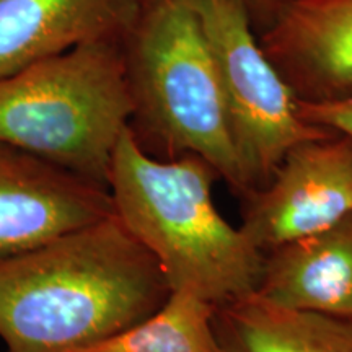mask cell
<instances>
[{
	"mask_svg": "<svg viewBox=\"0 0 352 352\" xmlns=\"http://www.w3.org/2000/svg\"><path fill=\"white\" fill-rule=\"evenodd\" d=\"M215 310L195 296L173 292L148 318L67 352H223L214 328Z\"/></svg>",
	"mask_w": 352,
	"mask_h": 352,
	"instance_id": "cell-12",
	"label": "cell"
},
{
	"mask_svg": "<svg viewBox=\"0 0 352 352\" xmlns=\"http://www.w3.org/2000/svg\"><path fill=\"white\" fill-rule=\"evenodd\" d=\"M171 296L116 212L0 261L7 352H67L131 328Z\"/></svg>",
	"mask_w": 352,
	"mask_h": 352,
	"instance_id": "cell-1",
	"label": "cell"
},
{
	"mask_svg": "<svg viewBox=\"0 0 352 352\" xmlns=\"http://www.w3.org/2000/svg\"><path fill=\"white\" fill-rule=\"evenodd\" d=\"M245 197L241 230L263 253L336 226L352 214V138L334 131L296 145Z\"/></svg>",
	"mask_w": 352,
	"mask_h": 352,
	"instance_id": "cell-6",
	"label": "cell"
},
{
	"mask_svg": "<svg viewBox=\"0 0 352 352\" xmlns=\"http://www.w3.org/2000/svg\"><path fill=\"white\" fill-rule=\"evenodd\" d=\"M214 328L226 352H352V318L290 310L256 294L219 307Z\"/></svg>",
	"mask_w": 352,
	"mask_h": 352,
	"instance_id": "cell-11",
	"label": "cell"
},
{
	"mask_svg": "<svg viewBox=\"0 0 352 352\" xmlns=\"http://www.w3.org/2000/svg\"><path fill=\"white\" fill-rule=\"evenodd\" d=\"M266 2H267V7H270V16H271V13H272V10H274L276 3L279 2V0H266ZM270 16H267V19H270Z\"/></svg>",
	"mask_w": 352,
	"mask_h": 352,
	"instance_id": "cell-15",
	"label": "cell"
},
{
	"mask_svg": "<svg viewBox=\"0 0 352 352\" xmlns=\"http://www.w3.org/2000/svg\"><path fill=\"white\" fill-rule=\"evenodd\" d=\"M134 103L122 41H95L0 78V142L107 184Z\"/></svg>",
	"mask_w": 352,
	"mask_h": 352,
	"instance_id": "cell-4",
	"label": "cell"
},
{
	"mask_svg": "<svg viewBox=\"0 0 352 352\" xmlns=\"http://www.w3.org/2000/svg\"><path fill=\"white\" fill-rule=\"evenodd\" d=\"M215 176L201 157L153 158L127 127L108 188L114 212L157 259L171 294L219 308L256 292L264 253L215 208Z\"/></svg>",
	"mask_w": 352,
	"mask_h": 352,
	"instance_id": "cell-2",
	"label": "cell"
},
{
	"mask_svg": "<svg viewBox=\"0 0 352 352\" xmlns=\"http://www.w3.org/2000/svg\"><path fill=\"white\" fill-rule=\"evenodd\" d=\"M145 0H0V78L95 41H122Z\"/></svg>",
	"mask_w": 352,
	"mask_h": 352,
	"instance_id": "cell-9",
	"label": "cell"
},
{
	"mask_svg": "<svg viewBox=\"0 0 352 352\" xmlns=\"http://www.w3.org/2000/svg\"><path fill=\"white\" fill-rule=\"evenodd\" d=\"M254 294L290 310L352 318V214L264 253Z\"/></svg>",
	"mask_w": 352,
	"mask_h": 352,
	"instance_id": "cell-10",
	"label": "cell"
},
{
	"mask_svg": "<svg viewBox=\"0 0 352 352\" xmlns=\"http://www.w3.org/2000/svg\"><path fill=\"white\" fill-rule=\"evenodd\" d=\"M222 349H223V347H222ZM223 352H226V351H223Z\"/></svg>",
	"mask_w": 352,
	"mask_h": 352,
	"instance_id": "cell-16",
	"label": "cell"
},
{
	"mask_svg": "<svg viewBox=\"0 0 352 352\" xmlns=\"http://www.w3.org/2000/svg\"><path fill=\"white\" fill-rule=\"evenodd\" d=\"M122 52L135 139L171 158L201 157L239 195H248L212 51L191 0H145Z\"/></svg>",
	"mask_w": 352,
	"mask_h": 352,
	"instance_id": "cell-3",
	"label": "cell"
},
{
	"mask_svg": "<svg viewBox=\"0 0 352 352\" xmlns=\"http://www.w3.org/2000/svg\"><path fill=\"white\" fill-rule=\"evenodd\" d=\"M245 2L246 6H248L254 32L258 33L264 26V23L267 21V16H270V7H267L266 0H245Z\"/></svg>",
	"mask_w": 352,
	"mask_h": 352,
	"instance_id": "cell-14",
	"label": "cell"
},
{
	"mask_svg": "<svg viewBox=\"0 0 352 352\" xmlns=\"http://www.w3.org/2000/svg\"><path fill=\"white\" fill-rule=\"evenodd\" d=\"M256 34L300 101L352 95V0H279Z\"/></svg>",
	"mask_w": 352,
	"mask_h": 352,
	"instance_id": "cell-8",
	"label": "cell"
},
{
	"mask_svg": "<svg viewBox=\"0 0 352 352\" xmlns=\"http://www.w3.org/2000/svg\"><path fill=\"white\" fill-rule=\"evenodd\" d=\"M300 101V100H298ZM303 120L311 124L328 127L352 138V95L347 98L324 103H305L300 101Z\"/></svg>",
	"mask_w": 352,
	"mask_h": 352,
	"instance_id": "cell-13",
	"label": "cell"
},
{
	"mask_svg": "<svg viewBox=\"0 0 352 352\" xmlns=\"http://www.w3.org/2000/svg\"><path fill=\"white\" fill-rule=\"evenodd\" d=\"M191 3L212 51L232 142L252 192L270 183L290 148L334 131L303 120L300 101L261 50L245 0Z\"/></svg>",
	"mask_w": 352,
	"mask_h": 352,
	"instance_id": "cell-5",
	"label": "cell"
},
{
	"mask_svg": "<svg viewBox=\"0 0 352 352\" xmlns=\"http://www.w3.org/2000/svg\"><path fill=\"white\" fill-rule=\"evenodd\" d=\"M111 214L107 184L0 142V261Z\"/></svg>",
	"mask_w": 352,
	"mask_h": 352,
	"instance_id": "cell-7",
	"label": "cell"
}]
</instances>
